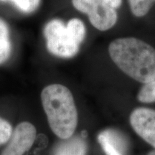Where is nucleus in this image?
<instances>
[{"label": "nucleus", "mask_w": 155, "mask_h": 155, "mask_svg": "<svg viewBox=\"0 0 155 155\" xmlns=\"http://www.w3.org/2000/svg\"><path fill=\"white\" fill-rule=\"evenodd\" d=\"M108 53L116 65L134 80L144 83L155 75V49L135 38L112 41Z\"/></svg>", "instance_id": "obj_1"}, {"label": "nucleus", "mask_w": 155, "mask_h": 155, "mask_svg": "<svg viewBox=\"0 0 155 155\" xmlns=\"http://www.w3.org/2000/svg\"><path fill=\"white\" fill-rule=\"evenodd\" d=\"M107 5L112 9H116L119 8L122 4V0H104Z\"/></svg>", "instance_id": "obj_15"}, {"label": "nucleus", "mask_w": 155, "mask_h": 155, "mask_svg": "<svg viewBox=\"0 0 155 155\" xmlns=\"http://www.w3.org/2000/svg\"><path fill=\"white\" fill-rule=\"evenodd\" d=\"M72 2L75 9L88 15L91 23L98 30H108L116 25V9L110 7L104 0H72Z\"/></svg>", "instance_id": "obj_4"}, {"label": "nucleus", "mask_w": 155, "mask_h": 155, "mask_svg": "<svg viewBox=\"0 0 155 155\" xmlns=\"http://www.w3.org/2000/svg\"><path fill=\"white\" fill-rule=\"evenodd\" d=\"M147 155H155V150L151 151L150 152L148 153V154Z\"/></svg>", "instance_id": "obj_16"}, {"label": "nucleus", "mask_w": 155, "mask_h": 155, "mask_svg": "<svg viewBox=\"0 0 155 155\" xmlns=\"http://www.w3.org/2000/svg\"><path fill=\"white\" fill-rule=\"evenodd\" d=\"M66 28L73 40L80 45L86 36V28L82 21L77 18L71 19L67 23Z\"/></svg>", "instance_id": "obj_10"}, {"label": "nucleus", "mask_w": 155, "mask_h": 155, "mask_svg": "<svg viewBox=\"0 0 155 155\" xmlns=\"http://www.w3.org/2000/svg\"><path fill=\"white\" fill-rule=\"evenodd\" d=\"M87 145L78 137H70L60 142L54 149L53 155H86Z\"/></svg>", "instance_id": "obj_8"}, {"label": "nucleus", "mask_w": 155, "mask_h": 155, "mask_svg": "<svg viewBox=\"0 0 155 155\" xmlns=\"http://www.w3.org/2000/svg\"><path fill=\"white\" fill-rule=\"evenodd\" d=\"M11 50L12 45L9 39V28L2 19H0V64L8 60Z\"/></svg>", "instance_id": "obj_9"}, {"label": "nucleus", "mask_w": 155, "mask_h": 155, "mask_svg": "<svg viewBox=\"0 0 155 155\" xmlns=\"http://www.w3.org/2000/svg\"><path fill=\"white\" fill-rule=\"evenodd\" d=\"M131 10L135 16L143 17L146 15L152 7V0H129Z\"/></svg>", "instance_id": "obj_12"}, {"label": "nucleus", "mask_w": 155, "mask_h": 155, "mask_svg": "<svg viewBox=\"0 0 155 155\" xmlns=\"http://www.w3.org/2000/svg\"><path fill=\"white\" fill-rule=\"evenodd\" d=\"M47 48L53 55L61 58H72L79 50V44L70 35L66 25L60 19H53L44 30Z\"/></svg>", "instance_id": "obj_3"}, {"label": "nucleus", "mask_w": 155, "mask_h": 155, "mask_svg": "<svg viewBox=\"0 0 155 155\" xmlns=\"http://www.w3.org/2000/svg\"><path fill=\"white\" fill-rule=\"evenodd\" d=\"M41 100L53 133L62 139L72 137L78 125V111L71 91L61 84L50 85L42 90Z\"/></svg>", "instance_id": "obj_2"}, {"label": "nucleus", "mask_w": 155, "mask_h": 155, "mask_svg": "<svg viewBox=\"0 0 155 155\" xmlns=\"http://www.w3.org/2000/svg\"><path fill=\"white\" fill-rule=\"evenodd\" d=\"M137 98L143 104L155 102V75L144 83V86L138 93Z\"/></svg>", "instance_id": "obj_11"}, {"label": "nucleus", "mask_w": 155, "mask_h": 155, "mask_svg": "<svg viewBox=\"0 0 155 155\" xmlns=\"http://www.w3.org/2000/svg\"><path fill=\"white\" fill-rule=\"evenodd\" d=\"M12 2L17 9L25 13H31L38 8L40 0H1Z\"/></svg>", "instance_id": "obj_13"}, {"label": "nucleus", "mask_w": 155, "mask_h": 155, "mask_svg": "<svg viewBox=\"0 0 155 155\" xmlns=\"http://www.w3.org/2000/svg\"><path fill=\"white\" fill-rule=\"evenodd\" d=\"M35 137L36 129L32 124L29 122L19 124L2 155H24L30 150Z\"/></svg>", "instance_id": "obj_6"}, {"label": "nucleus", "mask_w": 155, "mask_h": 155, "mask_svg": "<svg viewBox=\"0 0 155 155\" xmlns=\"http://www.w3.org/2000/svg\"><path fill=\"white\" fill-rule=\"evenodd\" d=\"M152 1L153 2H155V0H152Z\"/></svg>", "instance_id": "obj_17"}, {"label": "nucleus", "mask_w": 155, "mask_h": 155, "mask_svg": "<svg viewBox=\"0 0 155 155\" xmlns=\"http://www.w3.org/2000/svg\"><path fill=\"white\" fill-rule=\"evenodd\" d=\"M98 141L106 155H126L127 141L119 131L106 129L98 136Z\"/></svg>", "instance_id": "obj_7"}, {"label": "nucleus", "mask_w": 155, "mask_h": 155, "mask_svg": "<svg viewBox=\"0 0 155 155\" xmlns=\"http://www.w3.org/2000/svg\"><path fill=\"white\" fill-rule=\"evenodd\" d=\"M12 134V126L0 117V145L7 142Z\"/></svg>", "instance_id": "obj_14"}, {"label": "nucleus", "mask_w": 155, "mask_h": 155, "mask_svg": "<svg viewBox=\"0 0 155 155\" xmlns=\"http://www.w3.org/2000/svg\"><path fill=\"white\" fill-rule=\"evenodd\" d=\"M129 121L136 134L155 148V109L136 108L131 113Z\"/></svg>", "instance_id": "obj_5"}]
</instances>
